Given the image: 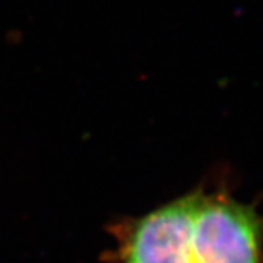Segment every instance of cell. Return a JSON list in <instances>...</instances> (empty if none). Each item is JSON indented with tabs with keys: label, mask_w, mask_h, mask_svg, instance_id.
I'll return each mask as SVG.
<instances>
[{
	"label": "cell",
	"mask_w": 263,
	"mask_h": 263,
	"mask_svg": "<svg viewBox=\"0 0 263 263\" xmlns=\"http://www.w3.org/2000/svg\"><path fill=\"white\" fill-rule=\"evenodd\" d=\"M190 249L193 263H263V216L230 197L197 192Z\"/></svg>",
	"instance_id": "obj_1"
},
{
	"label": "cell",
	"mask_w": 263,
	"mask_h": 263,
	"mask_svg": "<svg viewBox=\"0 0 263 263\" xmlns=\"http://www.w3.org/2000/svg\"><path fill=\"white\" fill-rule=\"evenodd\" d=\"M196 193L132 221L123 230L120 263H193L190 234Z\"/></svg>",
	"instance_id": "obj_2"
}]
</instances>
